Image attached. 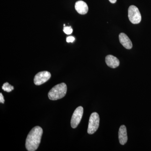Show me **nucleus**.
<instances>
[{"mask_svg":"<svg viewBox=\"0 0 151 151\" xmlns=\"http://www.w3.org/2000/svg\"><path fill=\"white\" fill-rule=\"evenodd\" d=\"M43 134L41 127L36 126L31 130L26 140L25 146L29 151H35L39 146Z\"/></svg>","mask_w":151,"mask_h":151,"instance_id":"1","label":"nucleus"},{"mask_svg":"<svg viewBox=\"0 0 151 151\" xmlns=\"http://www.w3.org/2000/svg\"><path fill=\"white\" fill-rule=\"evenodd\" d=\"M67 87L64 83L55 85L48 92V96L50 100H56L61 99L65 96L67 92Z\"/></svg>","mask_w":151,"mask_h":151,"instance_id":"2","label":"nucleus"},{"mask_svg":"<svg viewBox=\"0 0 151 151\" xmlns=\"http://www.w3.org/2000/svg\"><path fill=\"white\" fill-rule=\"evenodd\" d=\"M100 124V117L98 113L94 112L89 118L87 132L89 134H94L98 129Z\"/></svg>","mask_w":151,"mask_h":151,"instance_id":"3","label":"nucleus"},{"mask_svg":"<svg viewBox=\"0 0 151 151\" xmlns=\"http://www.w3.org/2000/svg\"><path fill=\"white\" fill-rule=\"evenodd\" d=\"M128 17L130 21L133 24L139 23L142 20V17L139 9L136 6H130L128 9Z\"/></svg>","mask_w":151,"mask_h":151,"instance_id":"4","label":"nucleus"},{"mask_svg":"<svg viewBox=\"0 0 151 151\" xmlns=\"http://www.w3.org/2000/svg\"><path fill=\"white\" fill-rule=\"evenodd\" d=\"M83 111L84 109L83 107L79 106L73 112L70 121L71 127L73 129L76 128L81 122L83 116Z\"/></svg>","mask_w":151,"mask_h":151,"instance_id":"5","label":"nucleus"},{"mask_svg":"<svg viewBox=\"0 0 151 151\" xmlns=\"http://www.w3.org/2000/svg\"><path fill=\"white\" fill-rule=\"evenodd\" d=\"M51 77V74L47 71H41L35 76L34 82L36 85H40L46 82Z\"/></svg>","mask_w":151,"mask_h":151,"instance_id":"6","label":"nucleus"},{"mask_svg":"<svg viewBox=\"0 0 151 151\" xmlns=\"http://www.w3.org/2000/svg\"><path fill=\"white\" fill-rule=\"evenodd\" d=\"M120 43L125 48L127 49H131L132 47V43L127 35L124 33H121L119 35Z\"/></svg>","mask_w":151,"mask_h":151,"instance_id":"7","label":"nucleus"},{"mask_svg":"<svg viewBox=\"0 0 151 151\" xmlns=\"http://www.w3.org/2000/svg\"><path fill=\"white\" fill-rule=\"evenodd\" d=\"M75 8L76 10L80 14H85L88 11V7L87 4L82 1H78L76 3Z\"/></svg>","mask_w":151,"mask_h":151,"instance_id":"8","label":"nucleus"},{"mask_svg":"<svg viewBox=\"0 0 151 151\" xmlns=\"http://www.w3.org/2000/svg\"><path fill=\"white\" fill-rule=\"evenodd\" d=\"M105 62L109 67L115 68L120 65L119 60L113 55H108L105 58Z\"/></svg>","mask_w":151,"mask_h":151,"instance_id":"9","label":"nucleus"},{"mask_svg":"<svg viewBox=\"0 0 151 151\" xmlns=\"http://www.w3.org/2000/svg\"><path fill=\"white\" fill-rule=\"evenodd\" d=\"M119 142L122 145H124L128 140L127 128L124 125L120 127L119 130Z\"/></svg>","mask_w":151,"mask_h":151,"instance_id":"10","label":"nucleus"},{"mask_svg":"<svg viewBox=\"0 0 151 151\" xmlns=\"http://www.w3.org/2000/svg\"><path fill=\"white\" fill-rule=\"evenodd\" d=\"M2 88L4 91L7 92H10L14 90V87L9 84L8 82H6L3 84Z\"/></svg>","mask_w":151,"mask_h":151,"instance_id":"11","label":"nucleus"},{"mask_svg":"<svg viewBox=\"0 0 151 151\" xmlns=\"http://www.w3.org/2000/svg\"><path fill=\"white\" fill-rule=\"evenodd\" d=\"M63 32L67 35H70L73 32V29L71 27H64L63 28Z\"/></svg>","mask_w":151,"mask_h":151,"instance_id":"12","label":"nucleus"},{"mask_svg":"<svg viewBox=\"0 0 151 151\" xmlns=\"http://www.w3.org/2000/svg\"><path fill=\"white\" fill-rule=\"evenodd\" d=\"M75 40V38L72 36H69L66 38V42H73Z\"/></svg>","mask_w":151,"mask_h":151,"instance_id":"13","label":"nucleus"},{"mask_svg":"<svg viewBox=\"0 0 151 151\" xmlns=\"http://www.w3.org/2000/svg\"><path fill=\"white\" fill-rule=\"evenodd\" d=\"M5 100L4 99V96H3V94L1 93H0V102L1 103H4Z\"/></svg>","mask_w":151,"mask_h":151,"instance_id":"14","label":"nucleus"},{"mask_svg":"<svg viewBox=\"0 0 151 151\" xmlns=\"http://www.w3.org/2000/svg\"><path fill=\"white\" fill-rule=\"evenodd\" d=\"M109 1L112 4H115L117 1V0H109Z\"/></svg>","mask_w":151,"mask_h":151,"instance_id":"15","label":"nucleus"}]
</instances>
